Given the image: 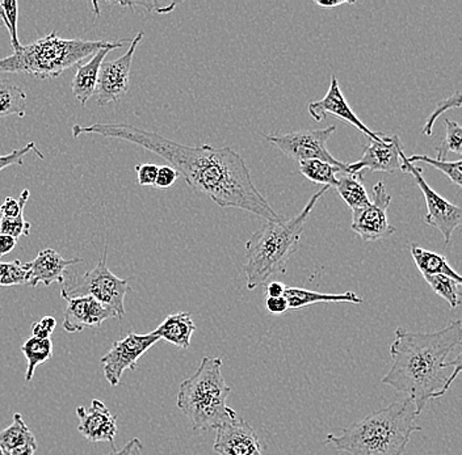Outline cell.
I'll return each instance as SVG.
<instances>
[{"label": "cell", "instance_id": "6da1fadb", "mask_svg": "<svg viewBox=\"0 0 462 455\" xmlns=\"http://www.w3.org/2000/svg\"><path fill=\"white\" fill-rule=\"evenodd\" d=\"M97 134L143 147L163 158L195 191L222 209H241L265 221H284L258 191L244 158L231 147L186 146L155 132L128 123H101L72 126V135Z\"/></svg>", "mask_w": 462, "mask_h": 455}, {"label": "cell", "instance_id": "7a4b0ae2", "mask_svg": "<svg viewBox=\"0 0 462 455\" xmlns=\"http://www.w3.org/2000/svg\"><path fill=\"white\" fill-rule=\"evenodd\" d=\"M462 322H450L436 332H410L398 328L389 348L392 368L383 385L406 394L420 414L430 400L444 396L460 376L462 354L447 361L462 342Z\"/></svg>", "mask_w": 462, "mask_h": 455}, {"label": "cell", "instance_id": "3957f363", "mask_svg": "<svg viewBox=\"0 0 462 455\" xmlns=\"http://www.w3.org/2000/svg\"><path fill=\"white\" fill-rule=\"evenodd\" d=\"M418 416L412 400L404 397L346 426L342 434H328L325 445L349 455H403L412 433L421 431Z\"/></svg>", "mask_w": 462, "mask_h": 455}, {"label": "cell", "instance_id": "277c9868", "mask_svg": "<svg viewBox=\"0 0 462 455\" xmlns=\"http://www.w3.org/2000/svg\"><path fill=\"white\" fill-rule=\"evenodd\" d=\"M328 189L330 187H322L314 193L301 213L291 220L267 221L250 236L245 243L244 265L248 290L267 284L274 276L285 275L289 261L299 250L306 222Z\"/></svg>", "mask_w": 462, "mask_h": 455}, {"label": "cell", "instance_id": "5b68a950", "mask_svg": "<svg viewBox=\"0 0 462 455\" xmlns=\"http://www.w3.org/2000/svg\"><path fill=\"white\" fill-rule=\"evenodd\" d=\"M230 394L222 376V359L205 356L196 373L180 383L176 405L195 431H217L238 417L227 405Z\"/></svg>", "mask_w": 462, "mask_h": 455}, {"label": "cell", "instance_id": "8992f818", "mask_svg": "<svg viewBox=\"0 0 462 455\" xmlns=\"http://www.w3.org/2000/svg\"><path fill=\"white\" fill-rule=\"evenodd\" d=\"M132 40H66L58 37L53 31L33 44L22 46L13 56L0 59V73H24L39 79L60 77L68 68L95 56L100 49H120L124 42H132Z\"/></svg>", "mask_w": 462, "mask_h": 455}, {"label": "cell", "instance_id": "52a82bcc", "mask_svg": "<svg viewBox=\"0 0 462 455\" xmlns=\"http://www.w3.org/2000/svg\"><path fill=\"white\" fill-rule=\"evenodd\" d=\"M108 244H106L103 256L94 269L87 272L71 287H62L60 296L63 299L78 298V296H92L104 306L108 307L117 318L125 315L126 293L132 292L128 279L118 278L106 267Z\"/></svg>", "mask_w": 462, "mask_h": 455}, {"label": "cell", "instance_id": "ba28073f", "mask_svg": "<svg viewBox=\"0 0 462 455\" xmlns=\"http://www.w3.org/2000/svg\"><path fill=\"white\" fill-rule=\"evenodd\" d=\"M337 132V126L331 125L313 131L282 132V134L264 135L268 142L276 146L280 151L297 162L318 159L339 167L346 172V164L337 160L328 150V142Z\"/></svg>", "mask_w": 462, "mask_h": 455}, {"label": "cell", "instance_id": "9c48e42d", "mask_svg": "<svg viewBox=\"0 0 462 455\" xmlns=\"http://www.w3.org/2000/svg\"><path fill=\"white\" fill-rule=\"evenodd\" d=\"M400 157L402 160V172L411 174L419 189L423 193L427 205V214L424 217V222L429 226L438 229L443 234L446 244H449L452 241L453 232L458 229L462 223L461 207L449 203L446 198L433 191L431 187L424 180L423 169L407 162V157L404 155L402 149L400 150Z\"/></svg>", "mask_w": 462, "mask_h": 455}, {"label": "cell", "instance_id": "30bf717a", "mask_svg": "<svg viewBox=\"0 0 462 455\" xmlns=\"http://www.w3.org/2000/svg\"><path fill=\"white\" fill-rule=\"evenodd\" d=\"M154 333L130 332L125 338L118 340L112 345L109 352L101 357L100 364L103 365L104 376L112 387L120 385L124 371L134 370L138 359L143 356L150 348L154 347L159 341Z\"/></svg>", "mask_w": 462, "mask_h": 455}, {"label": "cell", "instance_id": "8fae6325", "mask_svg": "<svg viewBox=\"0 0 462 455\" xmlns=\"http://www.w3.org/2000/svg\"><path fill=\"white\" fill-rule=\"evenodd\" d=\"M392 196L386 191L385 183L378 181L374 187V200L369 205L352 210L351 227L364 241H375L389 238L395 227L389 223L388 210Z\"/></svg>", "mask_w": 462, "mask_h": 455}, {"label": "cell", "instance_id": "7c38bea8", "mask_svg": "<svg viewBox=\"0 0 462 455\" xmlns=\"http://www.w3.org/2000/svg\"><path fill=\"white\" fill-rule=\"evenodd\" d=\"M143 36V32H140L132 40L130 48L124 56L101 65L97 91H95L97 105L104 106L108 105L109 103L118 102L121 97L128 94L133 57Z\"/></svg>", "mask_w": 462, "mask_h": 455}, {"label": "cell", "instance_id": "4fadbf2b", "mask_svg": "<svg viewBox=\"0 0 462 455\" xmlns=\"http://www.w3.org/2000/svg\"><path fill=\"white\" fill-rule=\"evenodd\" d=\"M308 112L313 120L317 123H322L326 116H332L339 118L343 123H348L352 128L365 134L369 140L383 141L385 134L383 132H375L371 131L363 121L357 117V114L352 111L349 104L346 103L345 95L339 87L337 75H332L330 87H328V94L319 102L309 103Z\"/></svg>", "mask_w": 462, "mask_h": 455}, {"label": "cell", "instance_id": "5bb4252c", "mask_svg": "<svg viewBox=\"0 0 462 455\" xmlns=\"http://www.w3.org/2000/svg\"><path fill=\"white\" fill-rule=\"evenodd\" d=\"M402 149L398 135L385 134L383 141L369 140L363 157L357 162L346 164V174H359L364 169L374 172H402L400 150Z\"/></svg>", "mask_w": 462, "mask_h": 455}, {"label": "cell", "instance_id": "9a60e30c", "mask_svg": "<svg viewBox=\"0 0 462 455\" xmlns=\"http://www.w3.org/2000/svg\"><path fill=\"white\" fill-rule=\"evenodd\" d=\"M213 449L219 455H263L258 434L239 416L217 429Z\"/></svg>", "mask_w": 462, "mask_h": 455}, {"label": "cell", "instance_id": "2e32d148", "mask_svg": "<svg viewBox=\"0 0 462 455\" xmlns=\"http://www.w3.org/2000/svg\"><path fill=\"white\" fill-rule=\"evenodd\" d=\"M68 307L63 316V328L70 333L80 332L85 328L100 327L106 319L117 318L108 307L92 296L66 299Z\"/></svg>", "mask_w": 462, "mask_h": 455}, {"label": "cell", "instance_id": "e0dca14e", "mask_svg": "<svg viewBox=\"0 0 462 455\" xmlns=\"http://www.w3.org/2000/svg\"><path fill=\"white\" fill-rule=\"evenodd\" d=\"M77 414L79 417L78 431L89 442H109L114 446L117 434V419L101 400H92L88 410L79 405Z\"/></svg>", "mask_w": 462, "mask_h": 455}, {"label": "cell", "instance_id": "ac0fdd59", "mask_svg": "<svg viewBox=\"0 0 462 455\" xmlns=\"http://www.w3.org/2000/svg\"><path fill=\"white\" fill-rule=\"evenodd\" d=\"M83 263L82 259H63L57 250L45 249L40 250L37 258L29 265L28 285L36 287L39 284L51 287L54 282L63 284L65 282V270L70 265Z\"/></svg>", "mask_w": 462, "mask_h": 455}, {"label": "cell", "instance_id": "d6986e66", "mask_svg": "<svg viewBox=\"0 0 462 455\" xmlns=\"http://www.w3.org/2000/svg\"><path fill=\"white\" fill-rule=\"evenodd\" d=\"M111 50H115V48L100 49L88 62L78 66L77 73H75L74 79L71 82V91L75 99L83 105H86L87 102L94 96L101 65H103L104 59Z\"/></svg>", "mask_w": 462, "mask_h": 455}, {"label": "cell", "instance_id": "ffe728a7", "mask_svg": "<svg viewBox=\"0 0 462 455\" xmlns=\"http://www.w3.org/2000/svg\"><path fill=\"white\" fill-rule=\"evenodd\" d=\"M284 298L288 302V309L300 310L318 304H363V298L354 292L343 294L318 293L313 290L287 287Z\"/></svg>", "mask_w": 462, "mask_h": 455}, {"label": "cell", "instance_id": "44dd1931", "mask_svg": "<svg viewBox=\"0 0 462 455\" xmlns=\"http://www.w3.org/2000/svg\"><path fill=\"white\" fill-rule=\"evenodd\" d=\"M196 331L195 322L190 318L189 313H173L167 316L157 330L152 331L159 339L166 340L170 344L181 350L190 347V340Z\"/></svg>", "mask_w": 462, "mask_h": 455}, {"label": "cell", "instance_id": "7402d4cb", "mask_svg": "<svg viewBox=\"0 0 462 455\" xmlns=\"http://www.w3.org/2000/svg\"><path fill=\"white\" fill-rule=\"evenodd\" d=\"M410 252H411L415 265H417L419 272H420L421 275H444L455 279L458 284H462L461 276L448 264L446 256L432 252V250L421 249V247L417 246V244H410Z\"/></svg>", "mask_w": 462, "mask_h": 455}, {"label": "cell", "instance_id": "603a6c76", "mask_svg": "<svg viewBox=\"0 0 462 455\" xmlns=\"http://www.w3.org/2000/svg\"><path fill=\"white\" fill-rule=\"evenodd\" d=\"M334 188L339 193L343 203L351 210L361 209V207L369 205L368 192L364 187V172L359 174H340L337 175V183Z\"/></svg>", "mask_w": 462, "mask_h": 455}, {"label": "cell", "instance_id": "cb8c5ba5", "mask_svg": "<svg viewBox=\"0 0 462 455\" xmlns=\"http://www.w3.org/2000/svg\"><path fill=\"white\" fill-rule=\"evenodd\" d=\"M27 94L24 89L10 79H0V118L16 114L25 116Z\"/></svg>", "mask_w": 462, "mask_h": 455}, {"label": "cell", "instance_id": "d4e9b609", "mask_svg": "<svg viewBox=\"0 0 462 455\" xmlns=\"http://www.w3.org/2000/svg\"><path fill=\"white\" fill-rule=\"evenodd\" d=\"M27 445H37L36 437L29 431L22 414H14L13 424L0 432V448L3 451H13Z\"/></svg>", "mask_w": 462, "mask_h": 455}, {"label": "cell", "instance_id": "484cf974", "mask_svg": "<svg viewBox=\"0 0 462 455\" xmlns=\"http://www.w3.org/2000/svg\"><path fill=\"white\" fill-rule=\"evenodd\" d=\"M22 352L24 353L25 359H27L25 382H31L33 379L36 368L53 357V342L51 339L31 338L22 345Z\"/></svg>", "mask_w": 462, "mask_h": 455}, {"label": "cell", "instance_id": "4316f807", "mask_svg": "<svg viewBox=\"0 0 462 455\" xmlns=\"http://www.w3.org/2000/svg\"><path fill=\"white\" fill-rule=\"evenodd\" d=\"M300 171L303 177L311 183L322 184L323 187H334L337 183V175L345 171L339 167L331 166V164L322 162V160L310 159L302 160L299 163Z\"/></svg>", "mask_w": 462, "mask_h": 455}, {"label": "cell", "instance_id": "83f0119b", "mask_svg": "<svg viewBox=\"0 0 462 455\" xmlns=\"http://www.w3.org/2000/svg\"><path fill=\"white\" fill-rule=\"evenodd\" d=\"M423 278L426 279L427 284L431 287L433 292L441 296V298L446 299L452 309L458 307V305L461 304V285L458 282L444 275L423 276Z\"/></svg>", "mask_w": 462, "mask_h": 455}, {"label": "cell", "instance_id": "f1b7e54d", "mask_svg": "<svg viewBox=\"0 0 462 455\" xmlns=\"http://www.w3.org/2000/svg\"><path fill=\"white\" fill-rule=\"evenodd\" d=\"M407 162L410 164H430V166L435 167L436 169L443 172L456 187L461 188L462 174L460 159L456 160V162H447V160H436L435 158L429 157V155H412V157L407 158Z\"/></svg>", "mask_w": 462, "mask_h": 455}, {"label": "cell", "instance_id": "f546056e", "mask_svg": "<svg viewBox=\"0 0 462 455\" xmlns=\"http://www.w3.org/2000/svg\"><path fill=\"white\" fill-rule=\"evenodd\" d=\"M446 128V138L440 145L436 147V160H446L449 152L461 155L462 129L460 123L447 118Z\"/></svg>", "mask_w": 462, "mask_h": 455}, {"label": "cell", "instance_id": "4dcf8cb0", "mask_svg": "<svg viewBox=\"0 0 462 455\" xmlns=\"http://www.w3.org/2000/svg\"><path fill=\"white\" fill-rule=\"evenodd\" d=\"M29 265L22 261L3 263L0 261V287H14V285H28Z\"/></svg>", "mask_w": 462, "mask_h": 455}, {"label": "cell", "instance_id": "1f68e13d", "mask_svg": "<svg viewBox=\"0 0 462 455\" xmlns=\"http://www.w3.org/2000/svg\"><path fill=\"white\" fill-rule=\"evenodd\" d=\"M0 16H2L5 27L10 31L11 45H13L14 50L17 51L22 49V44L19 41V36H17V17H19V5L14 0L10 2H0Z\"/></svg>", "mask_w": 462, "mask_h": 455}, {"label": "cell", "instance_id": "d6a6232c", "mask_svg": "<svg viewBox=\"0 0 462 455\" xmlns=\"http://www.w3.org/2000/svg\"><path fill=\"white\" fill-rule=\"evenodd\" d=\"M457 108H461V91H456L455 94L450 95L446 100L438 104L435 111L430 114L429 120L424 123L423 129H421V134L427 135V137H432L433 125H435L436 120H438L441 114L450 111V109Z\"/></svg>", "mask_w": 462, "mask_h": 455}, {"label": "cell", "instance_id": "836d02e7", "mask_svg": "<svg viewBox=\"0 0 462 455\" xmlns=\"http://www.w3.org/2000/svg\"><path fill=\"white\" fill-rule=\"evenodd\" d=\"M31 234V223L25 221L24 213L16 218H0V235L13 236L17 239L22 235Z\"/></svg>", "mask_w": 462, "mask_h": 455}, {"label": "cell", "instance_id": "e575fe53", "mask_svg": "<svg viewBox=\"0 0 462 455\" xmlns=\"http://www.w3.org/2000/svg\"><path fill=\"white\" fill-rule=\"evenodd\" d=\"M29 196L31 192L29 189H24L20 195L19 200H14L13 197H7L0 206V213L2 217L5 218H16L19 217L22 213H24L25 205H27Z\"/></svg>", "mask_w": 462, "mask_h": 455}, {"label": "cell", "instance_id": "d590c367", "mask_svg": "<svg viewBox=\"0 0 462 455\" xmlns=\"http://www.w3.org/2000/svg\"><path fill=\"white\" fill-rule=\"evenodd\" d=\"M32 150L43 159V155L40 152V150L37 149L34 142H31L28 143L27 146L22 147V149L14 150L11 154L0 155V171L11 166H23V164H24L23 159H24L25 155H27L29 151H32Z\"/></svg>", "mask_w": 462, "mask_h": 455}, {"label": "cell", "instance_id": "8d00e7d4", "mask_svg": "<svg viewBox=\"0 0 462 455\" xmlns=\"http://www.w3.org/2000/svg\"><path fill=\"white\" fill-rule=\"evenodd\" d=\"M158 168L159 166L154 163L138 164L135 167L138 184L143 187H154L155 180H157Z\"/></svg>", "mask_w": 462, "mask_h": 455}, {"label": "cell", "instance_id": "74e56055", "mask_svg": "<svg viewBox=\"0 0 462 455\" xmlns=\"http://www.w3.org/2000/svg\"><path fill=\"white\" fill-rule=\"evenodd\" d=\"M57 321L53 316H43L42 321L34 322L32 324V333L33 338L37 339H51L56 330Z\"/></svg>", "mask_w": 462, "mask_h": 455}, {"label": "cell", "instance_id": "f35d334b", "mask_svg": "<svg viewBox=\"0 0 462 455\" xmlns=\"http://www.w3.org/2000/svg\"><path fill=\"white\" fill-rule=\"evenodd\" d=\"M179 174L172 168L171 166H161L158 168L157 180H155L154 187L161 191L171 188L173 184L178 180Z\"/></svg>", "mask_w": 462, "mask_h": 455}, {"label": "cell", "instance_id": "ab89813d", "mask_svg": "<svg viewBox=\"0 0 462 455\" xmlns=\"http://www.w3.org/2000/svg\"><path fill=\"white\" fill-rule=\"evenodd\" d=\"M265 307L273 315H280V314H284L285 311L289 310L288 302L284 296H279V298L268 296L267 301H265Z\"/></svg>", "mask_w": 462, "mask_h": 455}, {"label": "cell", "instance_id": "60d3db41", "mask_svg": "<svg viewBox=\"0 0 462 455\" xmlns=\"http://www.w3.org/2000/svg\"><path fill=\"white\" fill-rule=\"evenodd\" d=\"M143 442H141V441L138 439H134L129 441V442L126 443V445L124 446V448L121 449V450H116V449H114V451H112V453H109L108 455H134L141 453V451H143Z\"/></svg>", "mask_w": 462, "mask_h": 455}, {"label": "cell", "instance_id": "b9f144b4", "mask_svg": "<svg viewBox=\"0 0 462 455\" xmlns=\"http://www.w3.org/2000/svg\"><path fill=\"white\" fill-rule=\"evenodd\" d=\"M16 247V239L13 236L0 235V258L7 255Z\"/></svg>", "mask_w": 462, "mask_h": 455}, {"label": "cell", "instance_id": "7bdbcfd3", "mask_svg": "<svg viewBox=\"0 0 462 455\" xmlns=\"http://www.w3.org/2000/svg\"><path fill=\"white\" fill-rule=\"evenodd\" d=\"M287 287L284 284L279 281L270 282L267 285V294L271 298H279V296H284V292Z\"/></svg>", "mask_w": 462, "mask_h": 455}, {"label": "cell", "instance_id": "ee69618b", "mask_svg": "<svg viewBox=\"0 0 462 455\" xmlns=\"http://www.w3.org/2000/svg\"><path fill=\"white\" fill-rule=\"evenodd\" d=\"M37 450V445L22 446V448L14 449L13 451H5L7 455H34Z\"/></svg>", "mask_w": 462, "mask_h": 455}, {"label": "cell", "instance_id": "f6af8a7d", "mask_svg": "<svg viewBox=\"0 0 462 455\" xmlns=\"http://www.w3.org/2000/svg\"><path fill=\"white\" fill-rule=\"evenodd\" d=\"M317 5L322 8H337L340 5H355V2H349V0H339V2H320V0H314Z\"/></svg>", "mask_w": 462, "mask_h": 455}, {"label": "cell", "instance_id": "bcb514c9", "mask_svg": "<svg viewBox=\"0 0 462 455\" xmlns=\"http://www.w3.org/2000/svg\"><path fill=\"white\" fill-rule=\"evenodd\" d=\"M5 27V23H3L2 16H0V28Z\"/></svg>", "mask_w": 462, "mask_h": 455}, {"label": "cell", "instance_id": "7dc6e473", "mask_svg": "<svg viewBox=\"0 0 462 455\" xmlns=\"http://www.w3.org/2000/svg\"><path fill=\"white\" fill-rule=\"evenodd\" d=\"M0 455H7L5 453V451L2 450V448H0Z\"/></svg>", "mask_w": 462, "mask_h": 455}, {"label": "cell", "instance_id": "c3c4849f", "mask_svg": "<svg viewBox=\"0 0 462 455\" xmlns=\"http://www.w3.org/2000/svg\"><path fill=\"white\" fill-rule=\"evenodd\" d=\"M0 152H2V151H0Z\"/></svg>", "mask_w": 462, "mask_h": 455}]
</instances>
